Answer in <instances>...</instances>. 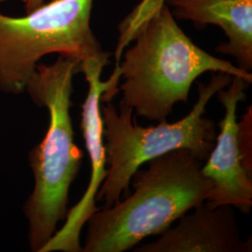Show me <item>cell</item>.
<instances>
[{
	"label": "cell",
	"instance_id": "cell-8",
	"mask_svg": "<svg viewBox=\"0 0 252 252\" xmlns=\"http://www.w3.org/2000/svg\"><path fill=\"white\" fill-rule=\"evenodd\" d=\"M153 242L135 246V252H252V238H241L234 207L209 208L205 203L184 214Z\"/></svg>",
	"mask_w": 252,
	"mask_h": 252
},
{
	"label": "cell",
	"instance_id": "cell-7",
	"mask_svg": "<svg viewBox=\"0 0 252 252\" xmlns=\"http://www.w3.org/2000/svg\"><path fill=\"white\" fill-rule=\"evenodd\" d=\"M250 82L233 77L231 83L217 93L218 100L224 108V116L220 122V134L202 172L212 181L213 187L205 205L209 208L231 206L249 213L252 207V173L244 162L238 142L237 105L247 98Z\"/></svg>",
	"mask_w": 252,
	"mask_h": 252
},
{
	"label": "cell",
	"instance_id": "cell-11",
	"mask_svg": "<svg viewBox=\"0 0 252 252\" xmlns=\"http://www.w3.org/2000/svg\"><path fill=\"white\" fill-rule=\"evenodd\" d=\"M24 5H25V9L27 13H29L33 10L39 8L40 6L43 5L44 0H21Z\"/></svg>",
	"mask_w": 252,
	"mask_h": 252
},
{
	"label": "cell",
	"instance_id": "cell-1",
	"mask_svg": "<svg viewBox=\"0 0 252 252\" xmlns=\"http://www.w3.org/2000/svg\"><path fill=\"white\" fill-rule=\"evenodd\" d=\"M114 53L123 83L120 104L149 121L165 122L187 103L203 73H228L252 84V74L195 45L176 23L166 0H142L120 25Z\"/></svg>",
	"mask_w": 252,
	"mask_h": 252
},
{
	"label": "cell",
	"instance_id": "cell-4",
	"mask_svg": "<svg viewBox=\"0 0 252 252\" xmlns=\"http://www.w3.org/2000/svg\"><path fill=\"white\" fill-rule=\"evenodd\" d=\"M233 77L214 72L207 85L198 83L197 102L185 117L173 124L162 122L142 127L132 120V108L120 104L117 110L110 102L101 107L108 173L95 199L103 202V208L112 207L127 195L136 170L162 154L185 149L200 161H207L217 136L214 121L205 117L207 105Z\"/></svg>",
	"mask_w": 252,
	"mask_h": 252
},
{
	"label": "cell",
	"instance_id": "cell-6",
	"mask_svg": "<svg viewBox=\"0 0 252 252\" xmlns=\"http://www.w3.org/2000/svg\"><path fill=\"white\" fill-rule=\"evenodd\" d=\"M107 64L90 62L80 66L88 82V94L81 106V128L91 162V179L87 189L77 205L68 210L63 227L54 236L41 252H81V230L94 212L96 194L107 177L106 152L104 146V125L101 112V101L110 102L119 92L121 75L114 68L108 81H101L103 68Z\"/></svg>",
	"mask_w": 252,
	"mask_h": 252
},
{
	"label": "cell",
	"instance_id": "cell-5",
	"mask_svg": "<svg viewBox=\"0 0 252 252\" xmlns=\"http://www.w3.org/2000/svg\"><path fill=\"white\" fill-rule=\"evenodd\" d=\"M94 0H53L13 18L0 13V91L10 94L26 92L27 82L40 59L58 54L80 65L109 63L91 28Z\"/></svg>",
	"mask_w": 252,
	"mask_h": 252
},
{
	"label": "cell",
	"instance_id": "cell-2",
	"mask_svg": "<svg viewBox=\"0 0 252 252\" xmlns=\"http://www.w3.org/2000/svg\"><path fill=\"white\" fill-rule=\"evenodd\" d=\"M80 62L59 55L53 64L38 63L26 92L38 108L49 111L44 138L28 155L34 189L24 205L32 252H41L68 212L69 189L77 178L83 154L74 140L70 108L73 78Z\"/></svg>",
	"mask_w": 252,
	"mask_h": 252
},
{
	"label": "cell",
	"instance_id": "cell-9",
	"mask_svg": "<svg viewBox=\"0 0 252 252\" xmlns=\"http://www.w3.org/2000/svg\"><path fill=\"white\" fill-rule=\"evenodd\" d=\"M174 17L203 28L214 25L228 41L216 52L233 56L244 71L252 69V0H166Z\"/></svg>",
	"mask_w": 252,
	"mask_h": 252
},
{
	"label": "cell",
	"instance_id": "cell-3",
	"mask_svg": "<svg viewBox=\"0 0 252 252\" xmlns=\"http://www.w3.org/2000/svg\"><path fill=\"white\" fill-rule=\"evenodd\" d=\"M204 162L185 149L162 154L136 170L134 192L87 221L83 252H124L161 234L188 211L201 206L213 187Z\"/></svg>",
	"mask_w": 252,
	"mask_h": 252
},
{
	"label": "cell",
	"instance_id": "cell-10",
	"mask_svg": "<svg viewBox=\"0 0 252 252\" xmlns=\"http://www.w3.org/2000/svg\"><path fill=\"white\" fill-rule=\"evenodd\" d=\"M252 106L248 108L241 123H238V142L248 170L252 173Z\"/></svg>",
	"mask_w": 252,
	"mask_h": 252
}]
</instances>
